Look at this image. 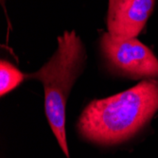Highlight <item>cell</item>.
<instances>
[{
  "mask_svg": "<svg viewBox=\"0 0 158 158\" xmlns=\"http://www.w3.org/2000/svg\"><path fill=\"white\" fill-rule=\"evenodd\" d=\"M158 110V80H143L114 96L94 100L82 112L78 128L97 144L113 145L135 135Z\"/></svg>",
  "mask_w": 158,
  "mask_h": 158,
  "instance_id": "obj_1",
  "label": "cell"
},
{
  "mask_svg": "<svg viewBox=\"0 0 158 158\" xmlns=\"http://www.w3.org/2000/svg\"><path fill=\"white\" fill-rule=\"evenodd\" d=\"M86 59L85 49L74 31H65L58 38V48L50 60L38 71L25 75L44 85L45 109L51 130L67 158L65 108L69 92L81 75Z\"/></svg>",
  "mask_w": 158,
  "mask_h": 158,
  "instance_id": "obj_2",
  "label": "cell"
},
{
  "mask_svg": "<svg viewBox=\"0 0 158 158\" xmlns=\"http://www.w3.org/2000/svg\"><path fill=\"white\" fill-rule=\"evenodd\" d=\"M100 47L109 65L120 74L132 79L158 80V59L136 38L117 41L104 33Z\"/></svg>",
  "mask_w": 158,
  "mask_h": 158,
  "instance_id": "obj_3",
  "label": "cell"
},
{
  "mask_svg": "<svg viewBox=\"0 0 158 158\" xmlns=\"http://www.w3.org/2000/svg\"><path fill=\"white\" fill-rule=\"evenodd\" d=\"M155 0H109L107 26L117 41L135 38L145 27Z\"/></svg>",
  "mask_w": 158,
  "mask_h": 158,
  "instance_id": "obj_4",
  "label": "cell"
},
{
  "mask_svg": "<svg viewBox=\"0 0 158 158\" xmlns=\"http://www.w3.org/2000/svg\"><path fill=\"white\" fill-rule=\"evenodd\" d=\"M26 76L7 61H1L0 64V94L6 95L13 90L25 80Z\"/></svg>",
  "mask_w": 158,
  "mask_h": 158,
  "instance_id": "obj_5",
  "label": "cell"
}]
</instances>
